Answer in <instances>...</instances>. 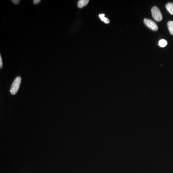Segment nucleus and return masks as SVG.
I'll list each match as a JSON object with an SVG mask.
<instances>
[{"label": "nucleus", "mask_w": 173, "mask_h": 173, "mask_svg": "<svg viewBox=\"0 0 173 173\" xmlns=\"http://www.w3.org/2000/svg\"><path fill=\"white\" fill-rule=\"evenodd\" d=\"M21 82V77H17V78H16L11 88L10 93L12 95H15L17 93L18 90L19 89Z\"/></svg>", "instance_id": "1"}, {"label": "nucleus", "mask_w": 173, "mask_h": 173, "mask_svg": "<svg viewBox=\"0 0 173 173\" xmlns=\"http://www.w3.org/2000/svg\"><path fill=\"white\" fill-rule=\"evenodd\" d=\"M151 14L154 19L156 21L159 22L163 19V16L159 8L157 7L154 6L151 9Z\"/></svg>", "instance_id": "2"}, {"label": "nucleus", "mask_w": 173, "mask_h": 173, "mask_svg": "<svg viewBox=\"0 0 173 173\" xmlns=\"http://www.w3.org/2000/svg\"><path fill=\"white\" fill-rule=\"evenodd\" d=\"M144 22L146 25V26L148 27L149 29H151V30H154V31H157L158 30V27L157 25L151 20L145 18L144 19Z\"/></svg>", "instance_id": "3"}, {"label": "nucleus", "mask_w": 173, "mask_h": 173, "mask_svg": "<svg viewBox=\"0 0 173 173\" xmlns=\"http://www.w3.org/2000/svg\"><path fill=\"white\" fill-rule=\"evenodd\" d=\"M89 2V0H80L78 1V8H83L86 5H87Z\"/></svg>", "instance_id": "4"}, {"label": "nucleus", "mask_w": 173, "mask_h": 173, "mask_svg": "<svg viewBox=\"0 0 173 173\" xmlns=\"http://www.w3.org/2000/svg\"><path fill=\"white\" fill-rule=\"evenodd\" d=\"M165 7L170 14H173V3H168L165 5Z\"/></svg>", "instance_id": "5"}, {"label": "nucleus", "mask_w": 173, "mask_h": 173, "mask_svg": "<svg viewBox=\"0 0 173 173\" xmlns=\"http://www.w3.org/2000/svg\"><path fill=\"white\" fill-rule=\"evenodd\" d=\"M99 17L100 18L102 21L104 22L106 24H109L110 23V20L109 19L105 17V14H101L99 15Z\"/></svg>", "instance_id": "6"}, {"label": "nucleus", "mask_w": 173, "mask_h": 173, "mask_svg": "<svg viewBox=\"0 0 173 173\" xmlns=\"http://www.w3.org/2000/svg\"><path fill=\"white\" fill-rule=\"evenodd\" d=\"M167 26L170 34L173 35V21H169L167 23Z\"/></svg>", "instance_id": "7"}, {"label": "nucleus", "mask_w": 173, "mask_h": 173, "mask_svg": "<svg viewBox=\"0 0 173 173\" xmlns=\"http://www.w3.org/2000/svg\"><path fill=\"white\" fill-rule=\"evenodd\" d=\"M167 45V42L165 39H161L159 41V45L161 47L164 48V47H165Z\"/></svg>", "instance_id": "8"}, {"label": "nucleus", "mask_w": 173, "mask_h": 173, "mask_svg": "<svg viewBox=\"0 0 173 173\" xmlns=\"http://www.w3.org/2000/svg\"><path fill=\"white\" fill-rule=\"evenodd\" d=\"M2 67H3V61H2L1 55H0V68H2Z\"/></svg>", "instance_id": "9"}, {"label": "nucleus", "mask_w": 173, "mask_h": 173, "mask_svg": "<svg viewBox=\"0 0 173 173\" xmlns=\"http://www.w3.org/2000/svg\"><path fill=\"white\" fill-rule=\"evenodd\" d=\"M12 2L14 3V4H19L20 1L19 0H13V1H12Z\"/></svg>", "instance_id": "10"}, {"label": "nucleus", "mask_w": 173, "mask_h": 173, "mask_svg": "<svg viewBox=\"0 0 173 173\" xmlns=\"http://www.w3.org/2000/svg\"><path fill=\"white\" fill-rule=\"evenodd\" d=\"M40 1V0H34L33 1V3H34V4H39Z\"/></svg>", "instance_id": "11"}]
</instances>
